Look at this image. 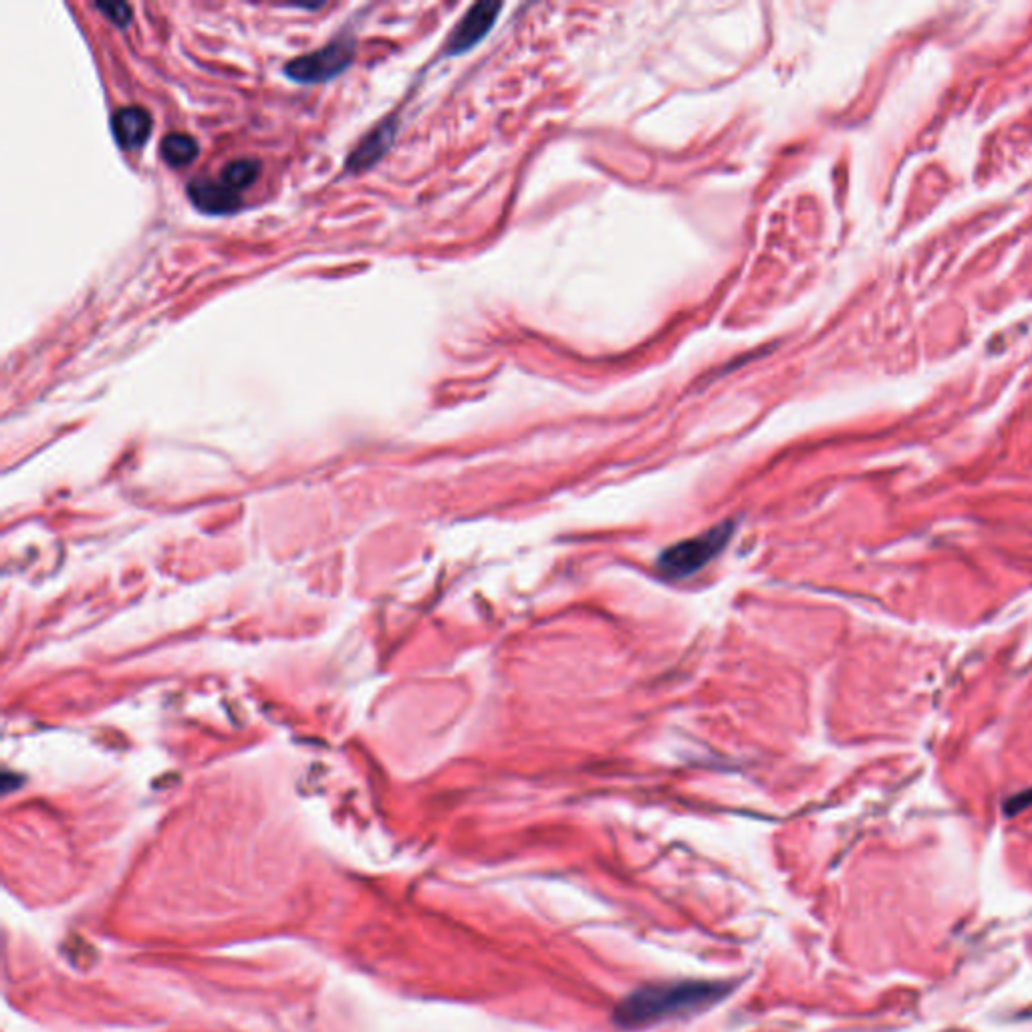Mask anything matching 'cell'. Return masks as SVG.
<instances>
[{"instance_id":"5","label":"cell","mask_w":1032,"mask_h":1032,"mask_svg":"<svg viewBox=\"0 0 1032 1032\" xmlns=\"http://www.w3.org/2000/svg\"><path fill=\"white\" fill-rule=\"evenodd\" d=\"M152 128H154V119L150 116V111H145L144 107H138V105L121 107L111 118L114 138L119 147L126 152H135L145 145L152 135Z\"/></svg>"},{"instance_id":"7","label":"cell","mask_w":1032,"mask_h":1032,"mask_svg":"<svg viewBox=\"0 0 1032 1032\" xmlns=\"http://www.w3.org/2000/svg\"><path fill=\"white\" fill-rule=\"evenodd\" d=\"M393 133H395V121L393 119L381 123L379 128L371 131L366 140L357 145V150H353L352 156L347 157V164H345L347 171L359 174V171H366L371 166H376L383 154L390 150Z\"/></svg>"},{"instance_id":"4","label":"cell","mask_w":1032,"mask_h":1032,"mask_svg":"<svg viewBox=\"0 0 1032 1032\" xmlns=\"http://www.w3.org/2000/svg\"><path fill=\"white\" fill-rule=\"evenodd\" d=\"M500 9H502V4H498V2L472 4L468 13L462 16V21L458 23L454 33L450 35L448 45H446V52L448 55H460V52L471 51L472 47L478 45L488 35V31L493 28V25L497 23Z\"/></svg>"},{"instance_id":"1","label":"cell","mask_w":1032,"mask_h":1032,"mask_svg":"<svg viewBox=\"0 0 1032 1032\" xmlns=\"http://www.w3.org/2000/svg\"><path fill=\"white\" fill-rule=\"evenodd\" d=\"M731 993L728 982L690 981L643 986L617 1005L614 1019L626 1031L645 1029L704 1012Z\"/></svg>"},{"instance_id":"11","label":"cell","mask_w":1032,"mask_h":1032,"mask_svg":"<svg viewBox=\"0 0 1032 1032\" xmlns=\"http://www.w3.org/2000/svg\"><path fill=\"white\" fill-rule=\"evenodd\" d=\"M1029 805H1032V788L1020 793V795L1010 797V800L1007 803V810L1012 815V812H1020V810L1027 809Z\"/></svg>"},{"instance_id":"2","label":"cell","mask_w":1032,"mask_h":1032,"mask_svg":"<svg viewBox=\"0 0 1032 1032\" xmlns=\"http://www.w3.org/2000/svg\"><path fill=\"white\" fill-rule=\"evenodd\" d=\"M734 526L732 523L719 524L702 535L667 547L657 559V573L669 581H678L698 573L705 565L714 561L731 541Z\"/></svg>"},{"instance_id":"9","label":"cell","mask_w":1032,"mask_h":1032,"mask_svg":"<svg viewBox=\"0 0 1032 1032\" xmlns=\"http://www.w3.org/2000/svg\"><path fill=\"white\" fill-rule=\"evenodd\" d=\"M261 164L257 159H233L223 170V182L233 190H245L257 182Z\"/></svg>"},{"instance_id":"3","label":"cell","mask_w":1032,"mask_h":1032,"mask_svg":"<svg viewBox=\"0 0 1032 1032\" xmlns=\"http://www.w3.org/2000/svg\"><path fill=\"white\" fill-rule=\"evenodd\" d=\"M353 57H355V40L352 37H341L319 51L293 59L285 67V75L297 83H323L329 79L337 78L352 66Z\"/></svg>"},{"instance_id":"10","label":"cell","mask_w":1032,"mask_h":1032,"mask_svg":"<svg viewBox=\"0 0 1032 1032\" xmlns=\"http://www.w3.org/2000/svg\"><path fill=\"white\" fill-rule=\"evenodd\" d=\"M95 7H97V11L104 13L105 19H107L109 23H114V25L118 26L130 25V4H126V2H97Z\"/></svg>"},{"instance_id":"6","label":"cell","mask_w":1032,"mask_h":1032,"mask_svg":"<svg viewBox=\"0 0 1032 1032\" xmlns=\"http://www.w3.org/2000/svg\"><path fill=\"white\" fill-rule=\"evenodd\" d=\"M190 202L204 214L212 216H223V214H233L242 206V200L236 194L233 188H228L224 182H214L200 178L194 182L188 183L186 188Z\"/></svg>"},{"instance_id":"8","label":"cell","mask_w":1032,"mask_h":1032,"mask_svg":"<svg viewBox=\"0 0 1032 1032\" xmlns=\"http://www.w3.org/2000/svg\"><path fill=\"white\" fill-rule=\"evenodd\" d=\"M200 154L197 140L186 133H170L162 142V157L171 168L190 166Z\"/></svg>"}]
</instances>
